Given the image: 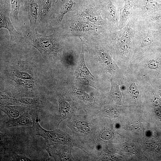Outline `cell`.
<instances>
[{"instance_id": "7a4b0ae2", "label": "cell", "mask_w": 161, "mask_h": 161, "mask_svg": "<svg viewBox=\"0 0 161 161\" xmlns=\"http://www.w3.org/2000/svg\"><path fill=\"white\" fill-rule=\"evenodd\" d=\"M27 36L32 45L43 55L55 56L58 51L57 41L53 35H46L38 33L36 30L30 31Z\"/></svg>"}, {"instance_id": "7c38bea8", "label": "cell", "mask_w": 161, "mask_h": 161, "mask_svg": "<svg viewBox=\"0 0 161 161\" xmlns=\"http://www.w3.org/2000/svg\"><path fill=\"white\" fill-rule=\"evenodd\" d=\"M106 7L109 21L113 25L119 27L116 8L111 0H107Z\"/></svg>"}, {"instance_id": "52a82bcc", "label": "cell", "mask_w": 161, "mask_h": 161, "mask_svg": "<svg viewBox=\"0 0 161 161\" xmlns=\"http://www.w3.org/2000/svg\"><path fill=\"white\" fill-rule=\"evenodd\" d=\"M46 150L49 156L53 157L55 160L65 161L69 159V151H67V148L65 146H49Z\"/></svg>"}, {"instance_id": "ba28073f", "label": "cell", "mask_w": 161, "mask_h": 161, "mask_svg": "<svg viewBox=\"0 0 161 161\" xmlns=\"http://www.w3.org/2000/svg\"><path fill=\"white\" fill-rule=\"evenodd\" d=\"M124 0V5L120 10V19L118 27L120 30L122 29L127 24V22L132 12L134 7L133 0Z\"/></svg>"}, {"instance_id": "2e32d148", "label": "cell", "mask_w": 161, "mask_h": 161, "mask_svg": "<svg viewBox=\"0 0 161 161\" xmlns=\"http://www.w3.org/2000/svg\"><path fill=\"white\" fill-rule=\"evenodd\" d=\"M22 0H10L11 11L10 15L13 19L17 21L18 19V13Z\"/></svg>"}, {"instance_id": "ac0fdd59", "label": "cell", "mask_w": 161, "mask_h": 161, "mask_svg": "<svg viewBox=\"0 0 161 161\" xmlns=\"http://www.w3.org/2000/svg\"><path fill=\"white\" fill-rule=\"evenodd\" d=\"M52 0H43L41 5L40 13L42 16H46L49 11L52 4Z\"/></svg>"}, {"instance_id": "484cf974", "label": "cell", "mask_w": 161, "mask_h": 161, "mask_svg": "<svg viewBox=\"0 0 161 161\" xmlns=\"http://www.w3.org/2000/svg\"><path fill=\"white\" fill-rule=\"evenodd\" d=\"M17 76L18 78L22 79L31 80L32 79V77L29 74L25 72H18L17 73Z\"/></svg>"}, {"instance_id": "8fae6325", "label": "cell", "mask_w": 161, "mask_h": 161, "mask_svg": "<svg viewBox=\"0 0 161 161\" xmlns=\"http://www.w3.org/2000/svg\"><path fill=\"white\" fill-rule=\"evenodd\" d=\"M0 109L9 117L13 119L18 117L26 112L15 106L9 105H0Z\"/></svg>"}, {"instance_id": "ffe728a7", "label": "cell", "mask_w": 161, "mask_h": 161, "mask_svg": "<svg viewBox=\"0 0 161 161\" xmlns=\"http://www.w3.org/2000/svg\"><path fill=\"white\" fill-rule=\"evenodd\" d=\"M13 100L18 103L25 105L33 104L36 102L35 99L29 97H20L14 99Z\"/></svg>"}, {"instance_id": "8992f818", "label": "cell", "mask_w": 161, "mask_h": 161, "mask_svg": "<svg viewBox=\"0 0 161 161\" xmlns=\"http://www.w3.org/2000/svg\"><path fill=\"white\" fill-rule=\"evenodd\" d=\"M24 3L30 27L34 29L37 23L38 10V3L36 0H24Z\"/></svg>"}, {"instance_id": "6da1fadb", "label": "cell", "mask_w": 161, "mask_h": 161, "mask_svg": "<svg viewBox=\"0 0 161 161\" xmlns=\"http://www.w3.org/2000/svg\"><path fill=\"white\" fill-rule=\"evenodd\" d=\"M31 114L33 124L31 128L32 134L43 137L49 145L53 144H67L69 142L68 135L59 130L48 131L43 129L39 123L38 112Z\"/></svg>"}, {"instance_id": "9c48e42d", "label": "cell", "mask_w": 161, "mask_h": 161, "mask_svg": "<svg viewBox=\"0 0 161 161\" xmlns=\"http://www.w3.org/2000/svg\"><path fill=\"white\" fill-rule=\"evenodd\" d=\"M33 124V120L31 114L26 112L18 117L10 119L6 123V126L7 128L21 126H32Z\"/></svg>"}, {"instance_id": "5b68a950", "label": "cell", "mask_w": 161, "mask_h": 161, "mask_svg": "<svg viewBox=\"0 0 161 161\" xmlns=\"http://www.w3.org/2000/svg\"><path fill=\"white\" fill-rule=\"evenodd\" d=\"M0 28H5L8 31L10 41H14L19 36V33L16 30L10 19L8 13L1 9L0 13Z\"/></svg>"}, {"instance_id": "7402d4cb", "label": "cell", "mask_w": 161, "mask_h": 161, "mask_svg": "<svg viewBox=\"0 0 161 161\" xmlns=\"http://www.w3.org/2000/svg\"><path fill=\"white\" fill-rule=\"evenodd\" d=\"M76 126L79 130L82 131L88 132L89 131V127L85 122L82 121H78L76 123Z\"/></svg>"}, {"instance_id": "d6986e66", "label": "cell", "mask_w": 161, "mask_h": 161, "mask_svg": "<svg viewBox=\"0 0 161 161\" xmlns=\"http://www.w3.org/2000/svg\"><path fill=\"white\" fill-rule=\"evenodd\" d=\"M127 128L129 130L136 132L142 131L144 129L143 124L139 122L131 123L127 126Z\"/></svg>"}, {"instance_id": "cb8c5ba5", "label": "cell", "mask_w": 161, "mask_h": 161, "mask_svg": "<svg viewBox=\"0 0 161 161\" xmlns=\"http://www.w3.org/2000/svg\"><path fill=\"white\" fill-rule=\"evenodd\" d=\"M159 63V62L158 59H152L149 61L147 66L150 69H155L158 67Z\"/></svg>"}, {"instance_id": "4316f807", "label": "cell", "mask_w": 161, "mask_h": 161, "mask_svg": "<svg viewBox=\"0 0 161 161\" xmlns=\"http://www.w3.org/2000/svg\"><path fill=\"white\" fill-rule=\"evenodd\" d=\"M112 136V134L109 131H104L101 134V137L104 140H108L110 139Z\"/></svg>"}, {"instance_id": "9a60e30c", "label": "cell", "mask_w": 161, "mask_h": 161, "mask_svg": "<svg viewBox=\"0 0 161 161\" xmlns=\"http://www.w3.org/2000/svg\"><path fill=\"white\" fill-rule=\"evenodd\" d=\"M111 83L110 91V95L114 100L118 104H121L122 94L118 85L112 79H110Z\"/></svg>"}, {"instance_id": "4fadbf2b", "label": "cell", "mask_w": 161, "mask_h": 161, "mask_svg": "<svg viewBox=\"0 0 161 161\" xmlns=\"http://www.w3.org/2000/svg\"><path fill=\"white\" fill-rule=\"evenodd\" d=\"M59 113L60 114L59 123L65 119L69 114L70 105L64 97H61L58 99Z\"/></svg>"}, {"instance_id": "3957f363", "label": "cell", "mask_w": 161, "mask_h": 161, "mask_svg": "<svg viewBox=\"0 0 161 161\" xmlns=\"http://www.w3.org/2000/svg\"><path fill=\"white\" fill-rule=\"evenodd\" d=\"M133 11L143 19L161 10V0H133Z\"/></svg>"}, {"instance_id": "44dd1931", "label": "cell", "mask_w": 161, "mask_h": 161, "mask_svg": "<svg viewBox=\"0 0 161 161\" xmlns=\"http://www.w3.org/2000/svg\"><path fill=\"white\" fill-rule=\"evenodd\" d=\"M129 92L131 96L134 99L138 97L139 92L136 84L134 83H131L129 89Z\"/></svg>"}, {"instance_id": "277c9868", "label": "cell", "mask_w": 161, "mask_h": 161, "mask_svg": "<svg viewBox=\"0 0 161 161\" xmlns=\"http://www.w3.org/2000/svg\"><path fill=\"white\" fill-rule=\"evenodd\" d=\"M83 47L82 46L78 65L75 73V78L80 83L96 88L97 87L95 78L90 73L85 63Z\"/></svg>"}, {"instance_id": "603a6c76", "label": "cell", "mask_w": 161, "mask_h": 161, "mask_svg": "<svg viewBox=\"0 0 161 161\" xmlns=\"http://www.w3.org/2000/svg\"><path fill=\"white\" fill-rule=\"evenodd\" d=\"M122 150L124 152L127 153H132L135 150L134 146L130 144H123L121 147Z\"/></svg>"}, {"instance_id": "83f0119b", "label": "cell", "mask_w": 161, "mask_h": 161, "mask_svg": "<svg viewBox=\"0 0 161 161\" xmlns=\"http://www.w3.org/2000/svg\"><path fill=\"white\" fill-rule=\"evenodd\" d=\"M159 95L161 97V91L159 93Z\"/></svg>"}, {"instance_id": "30bf717a", "label": "cell", "mask_w": 161, "mask_h": 161, "mask_svg": "<svg viewBox=\"0 0 161 161\" xmlns=\"http://www.w3.org/2000/svg\"><path fill=\"white\" fill-rule=\"evenodd\" d=\"M143 20L142 21L150 28L154 30H161V10L152 13Z\"/></svg>"}, {"instance_id": "5bb4252c", "label": "cell", "mask_w": 161, "mask_h": 161, "mask_svg": "<svg viewBox=\"0 0 161 161\" xmlns=\"http://www.w3.org/2000/svg\"><path fill=\"white\" fill-rule=\"evenodd\" d=\"M99 54L101 60L104 65L109 70L114 71L116 70V67L109 52L104 49H101Z\"/></svg>"}, {"instance_id": "e0dca14e", "label": "cell", "mask_w": 161, "mask_h": 161, "mask_svg": "<svg viewBox=\"0 0 161 161\" xmlns=\"http://www.w3.org/2000/svg\"><path fill=\"white\" fill-rule=\"evenodd\" d=\"M75 0H68L64 5L58 16V20L59 22H61L64 15L72 10V7L74 4Z\"/></svg>"}, {"instance_id": "d4e9b609", "label": "cell", "mask_w": 161, "mask_h": 161, "mask_svg": "<svg viewBox=\"0 0 161 161\" xmlns=\"http://www.w3.org/2000/svg\"><path fill=\"white\" fill-rule=\"evenodd\" d=\"M13 158V160L14 161H32L33 160L26 156L23 155L16 154L14 156Z\"/></svg>"}]
</instances>
